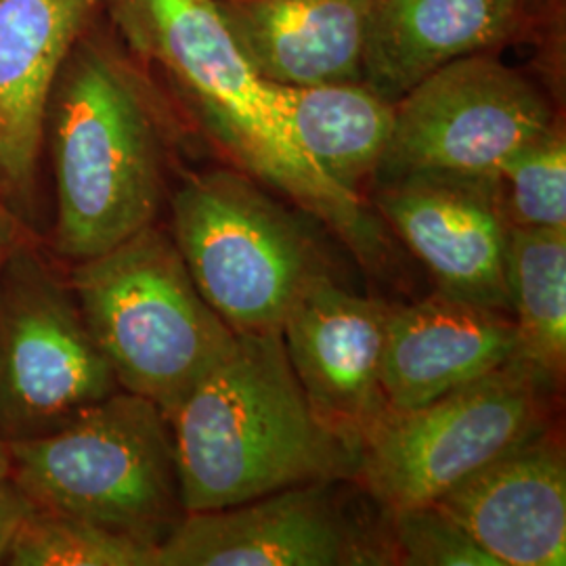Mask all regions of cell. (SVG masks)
<instances>
[{
	"label": "cell",
	"mask_w": 566,
	"mask_h": 566,
	"mask_svg": "<svg viewBox=\"0 0 566 566\" xmlns=\"http://www.w3.org/2000/svg\"><path fill=\"white\" fill-rule=\"evenodd\" d=\"M552 392L554 386L514 357L422 407L388 409L361 441L355 476L386 512L434 504L483 465L546 430Z\"/></svg>",
	"instance_id": "cell-7"
},
{
	"label": "cell",
	"mask_w": 566,
	"mask_h": 566,
	"mask_svg": "<svg viewBox=\"0 0 566 566\" xmlns=\"http://www.w3.org/2000/svg\"><path fill=\"white\" fill-rule=\"evenodd\" d=\"M170 214L187 271L235 334L282 329L304 287L325 273L301 221L245 175L187 177Z\"/></svg>",
	"instance_id": "cell-6"
},
{
	"label": "cell",
	"mask_w": 566,
	"mask_h": 566,
	"mask_svg": "<svg viewBox=\"0 0 566 566\" xmlns=\"http://www.w3.org/2000/svg\"><path fill=\"white\" fill-rule=\"evenodd\" d=\"M238 49L266 82L361 81L371 0H214Z\"/></svg>",
	"instance_id": "cell-17"
},
{
	"label": "cell",
	"mask_w": 566,
	"mask_h": 566,
	"mask_svg": "<svg viewBox=\"0 0 566 566\" xmlns=\"http://www.w3.org/2000/svg\"><path fill=\"white\" fill-rule=\"evenodd\" d=\"M0 233L7 238H18V235H25L32 233L25 224L21 223L20 217L0 200Z\"/></svg>",
	"instance_id": "cell-24"
},
{
	"label": "cell",
	"mask_w": 566,
	"mask_h": 566,
	"mask_svg": "<svg viewBox=\"0 0 566 566\" xmlns=\"http://www.w3.org/2000/svg\"><path fill=\"white\" fill-rule=\"evenodd\" d=\"M9 476L36 507L156 549L187 514L168 418L122 388L53 432L11 441Z\"/></svg>",
	"instance_id": "cell-5"
},
{
	"label": "cell",
	"mask_w": 566,
	"mask_h": 566,
	"mask_svg": "<svg viewBox=\"0 0 566 566\" xmlns=\"http://www.w3.org/2000/svg\"><path fill=\"white\" fill-rule=\"evenodd\" d=\"M156 552L105 526L34 506L18 528L4 565L156 566Z\"/></svg>",
	"instance_id": "cell-20"
},
{
	"label": "cell",
	"mask_w": 566,
	"mask_h": 566,
	"mask_svg": "<svg viewBox=\"0 0 566 566\" xmlns=\"http://www.w3.org/2000/svg\"><path fill=\"white\" fill-rule=\"evenodd\" d=\"M28 235V233H25ZM23 235H18V238H7V235H2L0 233V269H2V263H4V259H7V252H9V248L13 245L15 240H20Z\"/></svg>",
	"instance_id": "cell-26"
},
{
	"label": "cell",
	"mask_w": 566,
	"mask_h": 566,
	"mask_svg": "<svg viewBox=\"0 0 566 566\" xmlns=\"http://www.w3.org/2000/svg\"><path fill=\"white\" fill-rule=\"evenodd\" d=\"M266 84L275 112L304 158L344 193L364 200L392 135L395 103L361 81Z\"/></svg>",
	"instance_id": "cell-18"
},
{
	"label": "cell",
	"mask_w": 566,
	"mask_h": 566,
	"mask_svg": "<svg viewBox=\"0 0 566 566\" xmlns=\"http://www.w3.org/2000/svg\"><path fill=\"white\" fill-rule=\"evenodd\" d=\"M392 556L409 566H497L462 526L434 504L388 512Z\"/></svg>",
	"instance_id": "cell-22"
},
{
	"label": "cell",
	"mask_w": 566,
	"mask_h": 566,
	"mask_svg": "<svg viewBox=\"0 0 566 566\" xmlns=\"http://www.w3.org/2000/svg\"><path fill=\"white\" fill-rule=\"evenodd\" d=\"M67 280L118 388L158 405L166 418L235 343L172 235L156 223L72 263Z\"/></svg>",
	"instance_id": "cell-4"
},
{
	"label": "cell",
	"mask_w": 566,
	"mask_h": 566,
	"mask_svg": "<svg viewBox=\"0 0 566 566\" xmlns=\"http://www.w3.org/2000/svg\"><path fill=\"white\" fill-rule=\"evenodd\" d=\"M97 0H0V200H28L63 65ZM7 203V202H4Z\"/></svg>",
	"instance_id": "cell-14"
},
{
	"label": "cell",
	"mask_w": 566,
	"mask_h": 566,
	"mask_svg": "<svg viewBox=\"0 0 566 566\" xmlns=\"http://www.w3.org/2000/svg\"><path fill=\"white\" fill-rule=\"evenodd\" d=\"M392 311L395 304L353 294L322 273L282 324L287 359L311 409L357 453L388 411L382 357Z\"/></svg>",
	"instance_id": "cell-11"
},
{
	"label": "cell",
	"mask_w": 566,
	"mask_h": 566,
	"mask_svg": "<svg viewBox=\"0 0 566 566\" xmlns=\"http://www.w3.org/2000/svg\"><path fill=\"white\" fill-rule=\"evenodd\" d=\"M374 203L439 292L510 313V224L497 177L411 175L374 185Z\"/></svg>",
	"instance_id": "cell-12"
},
{
	"label": "cell",
	"mask_w": 566,
	"mask_h": 566,
	"mask_svg": "<svg viewBox=\"0 0 566 566\" xmlns=\"http://www.w3.org/2000/svg\"><path fill=\"white\" fill-rule=\"evenodd\" d=\"M116 390L67 273L34 233L15 240L0 269V437H42Z\"/></svg>",
	"instance_id": "cell-8"
},
{
	"label": "cell",
	"mask_w": 566,
	"mask_h": 566,
	"mask_svg": "<svg viewBox=\"0 0 566 566\" xmlns=\"http://www.w3.org/2000/svg\"><path fill=\"white\" fill-rule=\"evenodd\" d=\"M554 122L546 95L504 61L486 51L451 61L395 103L374 185L411 175L497 177Z\"/></svg>",
	"instance_id": "cell-9"
},
{
	"label": "cell",
	"mask_w": 566,
	"mask_h": 566,
	"mask_svg": "<svg viewBox=\"0 0 566 566\" xmlns=\"http://www.w3.org/2000/svg\"><path fill=\"white\" fill-rule=\"evenodd\" d=\"M507 224L566 229V137L556 120L518 147L497 172Z\"/></svg>",
	"instance_id": "cell-21"
},
{
	"label": "cell",
	"mask_w": 566,
	"mask_h": 566,
	"mask_svg": "<svg viewBox=\"0 0 566 566\" xmlns=\"http://www.w3.org/2000/svg\"><path fill=\"white\" fill-rule=\"evenodd\" d=\"M49 124L60 259L86 261L156 223L166 193L163 124L124 61L81 44L55 82Z\"/></svg>",
	"instance_id": "cell-3"
},
{
	"label": "cell",
	"mask_w": 566,
	"mask_h": 566,
	"mask_svg": "<svg viewBox=\"0 0 566 566\" xmlns=\"http://www.w3.org/2000/svg\"><path fill=\"white\" fill-rule=\"evenodd\" d=\"M516 346V325L507 311L443 292L395 306L382 357L388 409H416L474 382L514 359Z\"/></svg>",
	"instance_id": "cell-15"
},
{
	"label": "cell",
	"mask_w": 566,
	"mask_h": 566,
	"mask_svg": "<svg viewBox=\"0 0 566 566\" xmlns=\"http://www.w3.org/2000/svg\"><path fill=\"white\" fill-rule=\"evenodd\" d=\"M32 507L34 504L25 497L18 483L9 474H0V565H4L9 546Z\"/></svg>",
	"instance_id": "cell-23"
},
{
	"label": "cell",
	"mask_w": 566,
	"mask_h": 566,
	"mask_svg": "<svg viewBox=\"0 0 566 566\" xmlns=\"http://www.w3.org/2000/svg\"><path fill=\"white\" fill-rule=\"evenodd\" d=\"M0 474H9V443L0 437Z\"/></svg>",
	"instance_id": "cell-25"
},
{
	"label": "cell",
	"mask_w": 566,
	"mask_h": 566,
	"mask_svg": "<svg viewBox=\"0 0 566 566\" xmlns=\"http://www.w3.org/2000/svg\"><path fill=\"white\" fill-rule=\"evenodd\" d=\"M434 506L497 566L566 565V460L542 430L449 489Z\"/></svg>",
	"instance_id": "cell-13"
},
{
	"label": "cell",
	"mask_w": 566,
	"mask_h": 566,
	"mask_svg": "<svg viewBox=\"0 0 566 566\" xmlns=\"http://www.w3.org/2000/svg\"><path fill=\"white\" fill-rule=\"evenodd\" d=\"M168 422L185 512L357 474L359 453L311 409L282 329L235 334Z\"/></svg>",
	"instance_id": "cell-1"
},
{
	"label": "cell",
	"mask_w": 566,
	"mask_h": 566,
	"mask_svg": "<svg viewBox=\"0 0 566 566\" xmlns=\"http://www.w3.org/2000/svg\"><path fill=\"white\" fill-rule=\"evenodd\" d=\"M128 42L179 84L235 163L343 235L365 263L386 259L385 229L308 163L245 61L214 0H109Z\"/></svg>",
	"instance_id": "cell-2"
},
{
	"label": "cell",
	"mask_w": 566,
	"mask_h": 566,
	"mask_svg": "<svg viewBox=\"0 0 566 566\" xmlns=\"http://www.w3.org/2000/svg\"><path fill=\"white\" fill-rule=\"evenodd\" d=\"M523 0H371L361 82L397 103L451 61L506 41Z\"/></svg>",
	"instance_id": "cell-16"
},
{
	"label": "cell",
	"mask_w": 566,
	"mask_h": 566,
	"mask_svg": "<svg viewBox=\"0 0 566 566\" xmlns=\"http://www.w3.org/2000/svg\"><path fill=\"white\" fill-rule=\"evenodd\" d=\"M506 283L514 357L558 390L566 365V229L510 227Z\"/></svg>",
	"instance_id": "cell-19"
},
{
	"label": "cell",
	"mask_w": 566,
	"mask_h": 566,
	"mask_svg": "<svg viewBox=\"0 0 566 566\" xmlns=\"http://www.w3.org/2000/svg\"><path fill=\"white\" fill-rule=\"evenodd\" d=\"M327 485L187 512L158 546L156 566L385 565L388 554L350 525Z\"/></svg>",
	"instance_id": "cell-10"
}]
</instances>
